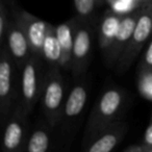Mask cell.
Wrapping results in <instances>:
<instances>
[{
    "instance_id": "10",
    "label": "cell",
    "mask_w": 152,
    "mask_h": 152,
    "mask_svg": "<svg viewBox=\"0 0 152 152\" xmlns=\"http://www.w3.org/2000/svg\"><path fill=\"white\" fill-rule=\"evenodd\" d=\"M5 45L18 69L22 70L28 58L32 55V51L23 28L13 16H11V21L7 28Z\"/></svg>"
},
{
    "instance_id": "18",
    "label": "cell",
    "mask_w": 152,
    "mask_h": 152,
    "mask_svg": "<svg viewBox=\"0 0 152 152\" xmlns=\"http://www.w3.org/2000/svg\"><path fill=\"white\" fill-rule=\"evenodd\" d=\"M10 21H11V16H10L7 5L5 4L4 0H1L0 2V46L1 47L5 45Z\"/></svg>"
},
{
    "instance_id": "7",
    "label": "cell",
    "mask_w": 152,
    "mask_h": 152,
    "mask_svg": "<svg viewBox=\"0 0 152 152\" xmlns=\"http://www.w3.org/2000/svg\"><path fill=\"white\" fill-rule=\"evenodd\" d=\"M93 22L77 19L71 64V71L74 76H80L89 66L93 45Z\"/></svg>"
},
{
    "instance_id": "23",
    "label": "cell",
    "mask_w": 152,
    "mask_h": 152,
    "mask_svg": "<svg viewBox=\"0 0 152 152\" xmlns=\"http://www.w3.org/2000/svg\"><path fill=\"white\" fill-rule=\"evenodd\" d=\"M149 152H152V150H150V151H149Z\"/></svg>"
},
{
    "instance_id": "1",
    "label": "cell",
    "mask_w": 152,
    "mask_h": 152,
    "mask_svg": "<svg viewBox=\"0 0 152 152\" xmlns=\"http://www.w3.org/2000/svg\"><path fill=\"white\" fill-rule=\"evenodd\" d=\"M124 101L125 93L119 88H110L102 94L86 126L85 140L87 145L110 125L118 121L117 118Z\"/></svg>"
},
{
    "instance_id": "19",
    "label": "cell",
    "mask_w": 152,
    "mask_h": 152,
    "mask_svg": "<svg viewBox=\"0 0 152 152\" xmlns=\"http://www.w3.org/2000/svg\"><path fill=\"white\" fill-rule=\"evenodd\" d=\"M139 91L146 99L152 100V71L139 74Z\"/></svg>"
},
{
    "instance_id": "11",
    "label": "cell",
    "mask_w": 152,
    "mask_h": 152,
    "mask_svg": "<svg viewBox=\"0 0 152 152\" xmlns=\"http://www.w3.org/2000/svg\"><path fill=\"white\" fill-rule=\"evenodd\" d=\"M126 131V123L116 121L90 142L83 152H112L122 141Z\"/></svg>"
},
{
    "instance_id": "24",
    "label": "cell",
    "mask_w": 152,
    "mask_h": 152,
    "mask_svg": "<svg viewBox=\"0 0 152 152\" xmlns=\"http://www.w3.org/2000/svg\"><path fill=\"white\" fill-rule=\"evenodd\" d=\"M99 1H100V2H101V0H99Z\"/></svg>"
},
{
    "instance_id": "9",
    "label": "cell",
    "mask_w": 152,
    "mask_h": 152,
    "mask_svg": "<svg viewBox=\"0 0 152 152\" xmlns=\"http://www.w3.org/2000/svg\"><path fill=\"white\" fill-rule=\"evenodd\" d=\"M141 9L142 7L134 9L130 13L126 14L122 17L114 42H113L110 48L108 49L107 53L103 55L104 61H105L106 65L108 67H113L114 65H117L120 57L124 53L126 47L128 46L129 42L131 40V37L133 34V31H134L139 16L141 14Z\"/></svg>"
},
{
    "instance_id": "16",
    "label": "cell",
    "mask_w": 152,
    "mask_h": 152,
    "mask_svg": "<svg viewBox=\"0 0 152 152\" xmlns=\"http://www.w3.org/2000/svg\"><path fill=\"white\" fill-rule=\"evenodd\" d=\"M51 145V135L49 129L39 126L30 133L26 144V152H48Z\"/></svg>"
},
{
    "instance_id": "14",
    "label": "cell",
    "mask_w": 152,
    "mask_h": 152,
    "mask_svg": "<svg viewBox=\"0 0 152 152\" xmlns=\"http://www.w3.org/2000/svg\"><path fill=\"white\" fill-rule=\"evenodd\" d=\"M88 99L87 87L83 83L74 86L66 100L63 118L69 121L75 120L83 113Z\"/></svg>"
},
{
    "instance_id": "13",
    "label": "cell",
    "mask_w": 152,
    "mask_h": 152,
    "mask_svg": "<svg viewBox=\"0 0 152 152\" xmlns=\"http://www.w3.org/2000/svg\"><path fill=\"white\" fill-rule=\"evenodd\" d=\"M122 15L114 11H106L101 19L99 25V46L103 55L107 53L115 40L119 26H120Z\"/></svg>"
},
{
    "instance_id": "17",
    "label": "cell",
    "mask_w": 152,
    "mask_h": 152,
    "mask_svg": "<svg viewBox=\"0 0 152 152\" xmlns=\"http://www.w3.org/2000/svg\"><path fill=\"white\" fill-rule=\"evenodd\" d=\"M76 18L80 21L93 22L96 10L100 4L99 0H73Z\"/></svg>"
},
{
    "instance_id": "20",
    "label": "cell",
    "mask_w": 152,
    "mask_h": 152,
    "mask_svg": "<svg viewBox=\"0 0 152 152\" xmlns=\"http://www.w3.org/2000/svg\"><path fill=\"white\" fill-rule=\"evenodd\" d=\"M152 71V38L148 44L146 51L143 55V58L141 59V63L137 68V73L144 74L147 72Z\"/></svg>"
},
{
    "instance_id": "8",
    "label": "cell",
    "mask_w": 152,
    "mask_h": 152,
    "mask_svg": "<svg viewBox=\"0 0 152 152\" xmlns=\"http://www.w3.org/2000/svg\"><path fill=\"white\" fill-rule=\"evenodd\" d=\"M12 16L19 22L21 27L23 28L28 39L32 53L42 56L43 45L51 24L47 23L42 19H39L24 10L17 9V7L13 9Z\"/></svg>"
},
{
    "instance_id": "4",
    "label": "cell",
    "mask_w": 152,
    "mask_h": 152,
    "mask_svg": "<svg viewBox=\"0 0 152 152\" xmlns=\"http://www.w3.org/2000/svg\"><path fill=\"white\" fill-rule=\"evenodd\" d=\"M43 61L42 56L32 53L21 70L19 102L28 115L34 110L42 96L46 75L43 70Z\"/></svg>"
},
{
    "instance_id": "15",
    "label": "cell",
    "mask_w": 152,
    "mask_h": 152,
    "mask_svg": "<svg viewBox=\"0 0 152 152\" xmlns=\"http://www.w3.org/2000/svg\"><path fill=\"white\" fill-rule=\"evenodd\" d=\"M42 56L50 70L61 69V50L55 32V26L53 25H50L47 31L42 49Z\"/></svg>"
},
{
    "instance_id": "3",
    "label": "cell",
    "mask_w": 152,
    "mask_h": 152,
    "mask_svg": "<svg viewBox=\"0 0 152 152\" xmlns=\"http://www.w3.org/2000/svg\"><path fill=\"white\" fill-rule=\"evenodd\" d=\"M18 67L14 61L7 46L0 50V120L5 124L11 117L18 99Z\"/></svg>"
},
{
    "instance_id": "2",
    "label": "cell",
    "mask_w": 152,
    "mask_h": 152,
    "mask_svg": "<svg viewBox=\"0 0 152 152\" xmlns=\"http://www.w3.org/2000/svg\"><path fill=\"white\" fill-rule=\"evenodd\" d=\"M61 69H48L45 75L41 101L49 126L54 127L63 119L66 103V86Z\"/></svg>"
},
{
    "instance_id": "22",
    "label": "cell",
    "mask_w": 152,
    "mask_h": 152,
    "mask_svg": "<svg viewBox=\"0 0 152 152\" xmlns=\"http://www.w3.org/2000/svg\"><path fill=\"white\" fill-rule=\"evenodd\" d=\"M149 151L150 150H148L147 148L144 146V144H142V145L130 146V147H129L125 152H149Z\"/></svg>"
},
{
    "instance_id": "6",
    "label": "cell",
    "mask_w": 152,
    "mask_h": 152,
    "mask_svg": "<svg viewBox=\"0 0 152 152\" xmlns=\"http://www.w3.org/2000/svg\"><path fill=\"white\" fill-rule=\"evenodd\" d=\"M28 114L18 100L4 127L2 140L3 152H24L27 144Z\"/></svg>"
},
{
    "instance_id": "21",
    "label": "cell",
    "mask_w": 152,
    "mask_h": 152,
    "mask_svg": "<svg viewBox=\"0 0 152 152\" xmlns=\"http://www.w3.org/2000/svg\"><path fill=\"white\" fill-rule=\"evenodd\" d=\"M143 144L148 150H152V114L151 118H150V122L146 128L145 134H144Z\"/></svg>"
},
{
    "instance_id": "5",
    "label": "cell",
    "mask_w": 152,
    "mask_h": 152,
    "mask_svg": "<svg viewBox=\"0 0 152 152\" xmlns=\"http://www.w3.org/2000/svg\"><path fill=\"white\" fill-rule=\"evenodd\" d=\"M141 7V14L131 40L117 63V71L119 73H124L129 69L146 43L152 38V1H148Z\"/></svg>"
},
{
    "instance_id": "12",
    "label": "cell",
    "mask_w": 152,
    "mask_h": 152,
    "mask_svg": "<svg viewBox=\"0 0 152 152\" xmlns=\"http://www.w3.org/2000/svg\"><path fill=\"white\" fill-rule=\"evenodd\" d=\"M77 19L69 20L67 22L55 26L57 40L61 50V69L66 71H71L72 64V53H73L74 40H75V30Z\"/></svg>"
}]
</instances>
